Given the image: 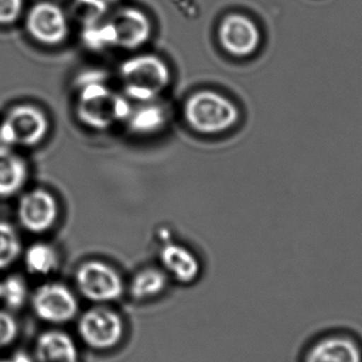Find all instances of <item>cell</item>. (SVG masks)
<instances>
[{"instance_id": "obj_20", "label": "cell", "mask_w": 362, "mask_h": 362, "mask_svg": "<svg viewBox=\"0 0 362 362\" xmlns=\"http://www.w3.org/2000/svg\"><path fill=\"white\" fill-rule=\"evenodd\" d=\"M82 36L86 46L93 50L116 46L114 31L108 21L84 25Z\"/></svg>"}, {"instance_id": "obj_4", "label": "cell", "mask_w": 362, "mask_h": 362, "mask_svg": "<svg viewBox=\"0 0 362 362\" xmlns=\"http://www.w3.org/2000/svg\"><path fill=\"white\" fill-rule=\"evenodd\" d=\"M49 120L31 104L15 106L0 123V146L30 148L40 144L49 132Z\"/></svg>"}, {"instance_id": "obj_21", "label": "cell", "mask_w": 362, "mask_h": 362, "mask_svg": "<svg viewBox=\"0 0 362 362\" xmlns=\"http://www.w3.org/2000/svg\"><path fill=\"white\" fill-rule=\"evenodd\" d=\"M28 299V287L25 280L18 276H11L1 282V297L11 310L23 308Z\"/></svg>"}, {"instance_id": "obj_23", "label": "cell", "mask_w": 362, "mask_h": 362, "mask_svg": "<svg viewBox=\"0 0 362 362\" xmlns=\"http://www.w3.org/2000/svg\"><path fill=\"white\" fill-rule=\"evenodd\" d=\"M23 10V0H0V25H12Z\"/></svg>"}, {"instance_id": "obj_6", "label": "cell", "mask_w": 362, "mask_h": 362, "mask_svg": "<svg viewBox=\"0 0 362 362\" xmlns=\"http://www.w3.org/2000/svg\"><path fill=\"white\" fill-rule=\"evenodd\" d=\"M76 283L81 295L95 303L116 301L124 291V283L118 272L100 261L82 264L76 270Z\"/></svg>"}, {"instance_id": "obj_14", "label": "cell", "mask_w": 362, "mask_h": 362, "mask_svg": "<svg viewBox=\"0 0 362 362\" xmlns=\"http://www.w3.org/2000/svg\"><path fill=\"white\" fill-rule=\"evenodd\" d=\"M168 122V112L158 101L144 102L132 105L125 123L137 135L158 133Z\"/></svg>"}, {"instance_id": "obj_22", "label": "cell", "mask_w": 362, "mask_h": 362, "mask_svg": "<svg viewBox=\"0 0 362 362\" xmlns=\"http://www.w3.org/2000/svg\"><path fill=\"white\" fill-rule=\"evenodd\" d=\"M18 336V323L10 313L0 310V349L6 348Z\"/></svg>"}, {"instance_id": "obj_19", "label": "cell", "mask_w": 362, "mask_h": 362, "mask_svg": "<svg viewBox=\"0 0 362 362\" xmlns=\"http://www.w3.org/2000/svg\"><path fill=\"white\" fill-rule=\"evenodd\" d=\"M21 252V240L11 223L0 221V270L10 267Z\"/></svg>"}, {"instance_id": "obj_1", "label": "cell", "mask_w": 362, "mask_h": 362, "mask_svg": "<svg viewBox=\"0 0 362 362\" xmlns=\"http://www.w3.org/2000/svg\"><path fill=\"white\" fill-rule=\"evenodd\" d=\"M101 71H85L76 80L78 120L93 129H107L118 122H125L132 104L125 95L114 93L105 83Z\"/></svg>"}, {"instance_id": "obj_25", "label": "cell", "mask_w": 362, "mask_h": 362, "mask_svg": "<svg viewBox=\"0 0 362 362\" xmlns=\"http://www.w3.org/2000/svg\"><path fill=\"white\" fill-rule=\"evenodd\" d=\"M100 1L104 2V4H107L108 6H110L112 4H116L118 0H100Z\"/></svg>"}, {"instance_id": "obj_24", "label": "cell", "mask_w": 362, "mask_h": 362, "mask_svg": "<svg viewBox=\"0 0 362 362\" xmlns=\"http://www.w3.org/2000/svg\"><path fill=\"white\" fill-rule=\"evenodd\" d=\"M8 362H34V359L27 353L18 352L15 353Z\"/></svg>"}, {"instance_id": "obj_27", "label": "cell", "mask_w": 362, "mask_h": 362, "mask_svg": "<svg viewBox=\"0 0 362 362\" xmlns=\"http://www.w3.org/2000/svg\"><path fill=\"white\" fill-rule=\"evenodd\" d=\"M0 362H8V361H2V359H0Z\"/></svg>"}, {"instance_id": "obj_12", "label": "cell", "mask_w": 362, "mask_h": 362, "mask_svg": "<svg viewBox=\"0 0 362 362\" xmlns=\"http://www.w3.org/2000/svg\"><path fill=\"white\" fill-rule=\"evenodd\" d=\"M163 270L177 282L189 284L200 274V263L197 257L182 245L168 243L159 253Z\"/></svg>"}, {"instance_id": "obj_10", "label": "cell", "mask_w": 362, "mask_h": 362, "mask_svg": "<svg viewBox=\"0 0 362 362\" xmlns=\"http://www.w3.org/2000/svg\"><path fill=\"white\" fill-rule=\"evenodd\" d=\"M218 38L223 48L234 57L252 54L261 42V32L252 19L242 14L226 16L218 28Z\"/></svg>"}, {"instance_id": "obj_13", "label": "cell", "mask_w": 362, "mask_h": 362, "mask_svg": "<svg viewBox=\"0 0 362 362\" xmlns=\"http://www.w3.org/2000/svg\"><path fill=\"white\" fill-rule=\"evenodd\" d=\"M36 362H78L76 342L65 332L47 331L35 344Z\"/></svg>"}, {"instance_id": "obj_11", "label": "cell", "mask_w": 362, "mask_h": 362, "mask_svg": "<svg viewBox=\"0 0 362 362\" xmlns=\"http://www.w3.org/2000/svg\"><path fill=\"white\" fill-rule=\"evenodd\" d=\"M108 21L114 31L116 46L123 49L139 48L152 35V23L148 15L133 6L117 11Z\"/></svg>"}, {"instance_id": "obj_3", "label": "cell", "mask_w": 362, "mask_h": 362, "mask_svg": "<svg viewBox=\"0 0 362 362\" xmlns=\"http://www.w3.org/2000/svg\"><path fill=\"white\" fill-rule=\"evenodd\" d=\"M183 117L197 133L216 135L231 129L238 123L240 112L225 95L202 90L187 98L183 105Z\"/></svg>"}, {"instance_id": "obj_17", "label": "cell", "mask_w": 362, "mask_h": 362, "mask_svg": "<svg viewBox=\"0 0 362 362\" xmlns=\"http://www.w3.org/2000/svg\"><path fill=\"white\" fill-rule=\"evenodd\" d=\"M169 284V278L165 270L158 268H146L134 276L129 283V293L138 301L154 299L160 296Z\"/></svg>"}, {"instance_id": "obj_26", "label": "cell", "mask_w": 362, "mask_h": 362, "mask_svg": "<svg viewBox=\"0 0 362 362\" xmlns=\"http://www.w3.org/2000/svg\"><path fill=\"white\" fill-rule=\"evenodd\" d=\"M0 297H1V282H0Z\"/></svg>"}, {"instance_id": "obj_7", "label": "cell", "mask_w": 362, "mask_h": 362, "mask_svg": "<svg viewBox=\"0 0 362 362\" xmlns=\"http://www.w3.org/2000/svg\"><path fill=\"white\" fill-rule=\"evenodd\" d=\"M32 308L40 320L63 325L76 318L78 302L71 289L61 283H47L36 289Z\"/></svg>"}, {"instance_id": "obj_18", "label": "cell", "mask_w": 362, "mask_h": 362, "mask_svg": "<svg viewBox=\"0 0 362 362\" xmlns=\"http://www.w3.org/2000/svg\"><path fill=\"white\" fill-rule=\"evenodd\" d=\"M57 251L46 243H36L25 251V267L31 274L47 276L59 267Z\"/></svg>"}, {"instance_id": "obj_16", "label": "cell", "mask_w": 362, "mask_h": 362, "mask_svg": "<svg viewBox=\"0 0 362 362\" xmlns=\"http://www.w3.org/2000/svg\"><path fill=\"white\" fill-rule=\"evenodd\" d=\"M306 362H362L358 346L346 338L322 340L313 346Z\"/></svg>"}, {"instance_id": "obj_2", "label": "cell", "mask_w": 362, "mask_h": 362, "mask_svg": "<svg viewBox=\"0 0 362 362\" xmlns=\"http://www.w3.org/2000/svg\"><path fill=\"white\" fill-rule=\"evenodd\" d=\"M125 97L135 103L156 101L171 82L167 64L156 55L129 57L120 67Z\"/></svg>"}, {"instance_id": "obj_15", "label": "cell", "mask_w": 362, "mask_h": 362, "mask_svg": "<svg viewBox=\"0 0 362 362\" xmlns=\"http://www.w3.org/2000/svg\"><path fill=\"white\" fill-rule=\"evenodd\" d=\"M28 180L25 161L11 148L0 146V198L16 195Z\"/></svg>"}, {"instance_id": "obj_8", "label": "cell", "mask_w": 362, "mask_h": 362, "mask_svg": "<svg viewBox=\"0 0 362 362\" xmlns=\"http://www.w3.org/2000/svg\"><path fill=\"white\" fill-rule=\"evenodd\" d=\"M25 28L34 40L47 46L61 44L69 33L67 15L61 6L49 1L31 6L25 16Z\"/></svg>"}, {"instance_id": "obj_9", "label": "cell", "mask_w": 362, "mask_h": 362, "mask_svg": "<svg viewBox=\"0 0 362 362\" xmlns=\"http://www.w3.org/2000/svg\"><path fill=\"white\" fill-rule=\"evenodd\" d=\"M17 217L23 229L32 233H44L57 223L59 204L46 189H32L19 199Z\"/></svg>"}, {"instance_id": "obj_5", "label": "cell", "mask_w": 362, "mask_h": 362, "mask_svg": "<svg viewBox=\"0 0 362 362\" xmlns=\"http://www.w3.org/2000/svg\"><path fill=\"white\" fill-rule=\"evenodd\" d=\"M78 335L86 346L95 351H108L118 346L124 335V323L110 308L97 306L78 319Z\"/></svg>"}]
</instances>
